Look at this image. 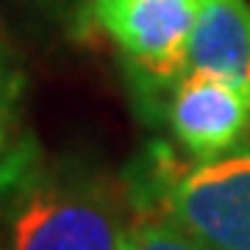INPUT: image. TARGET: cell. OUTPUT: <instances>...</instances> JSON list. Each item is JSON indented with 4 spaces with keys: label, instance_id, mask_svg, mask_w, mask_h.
<instances>
[{
    "label": "cell",
    "instance_id": "cell-3",
    "mask_svg": "<svg viewBox=\"0 0 250 250\" xmlns=\"http://www.w3.org/2000/svg\"><path fill=\"white\" fill-rule=\"evenodd\" d=\"M200 0H92V17L114 42L142 111H161L189 70Z\"/></svg>",
    "mask_w": 250,
    "mask_h": 250
},
{
    "label": "cell",
    "instance_id": "cell-4",
    "mask_svg": "<svg viewBox=\"0 0 250 250\" xmlns=\"http://www.w3.org/2000/svg\"><path fill=\"white\" fill-rule=\"evenodd\" d=\"M192 161H208L245 145L250 98L225 81L187 72L167 92L159 111Z\"/></svg>",
    "mask_w": 250,
    "mask_h": 250
},
{
    "label": "cell",
    "instance_id": "cell-10",
    "mask_svg": "<svg viewBox=\"0 0 250 250\" xmlns=\"http://www.w3.org/2000/svg\"><path fill=\"white\" fill-rule=\"evenodd\" d=\"M0 250H6V245H3V239H0Z\"/></svg>",
    "mask_w": 250,
    "mask_h": 250
},
{
    "label": "cell",
    "instance_id": "cell-2",
    "mask_svg": "<svg viewBox=\"0 0 250 250\" xmlns=\"http://www.w3.org/2000/svg\"><path fill=\"white\" fill-rule=\"evenodd\" d=\"M128 200L159 203L211 250H250V142L178 164L167 147L125 175Z\"/></svg>",
    "mask_w": 250,
    "mask_h": 250
},
{
    "label": "cell",
    "instance_id": "cell-1",
    "mask_svg": "<svg viewBox=\"0 0 250 250\" xmlns=\"http://www.w3.org/2000/svg\"><path fill=\"white\" fill-rule=\"evenodd\" d=\"M125 181L78 156H42L0 192L6 250H123Z\"/></svg>",
    "mask_w": 250,
    "mask_h": 250
},
{
    "label": "cell",
    "instance_id": "cell-8",
    "mask_svg": "<svg viewBox=\"0 0 250 250\" xmlns=\"http://www.w3.org/2000/svg\"><path fill=\"white\" fill-rule=\"evenodd\" d=\"M14 178H17V175H9V172H3V170H0V192H3V189L9 187V184H11Z\"/></svg>",
    "mask_w": 250,
    "mask_h": 250
},
{
    "label": "cell",
    "instance_id": "cell-7",
    "mask_svg": "<svg viewBox=\"0 0 250 250\" xmlns=\"http://www.w3.org/2000/svg\"><path fill=\"white\" fill-rule=\"evenodd\" d=\"M128 203L131 217L123 236V250H211L159 203L147 200H128Z\"/></svg>",
    "mask_w": 250,
    "mask_h": 250
},
{
    "label": "cell",
    "instance_id": "cell-9",
    "mask_svg": "<svg viewBox=\"0 0 250 250\" xmlns=\"http://www.w3.org/2000/svg\"><path fill=\"white\" fill-rule=\"evenodd\" d=\"M28 3H39V6H56V3H62V0H28Z\"/></svg>",
    "mask_w": 250,
    "mask_h": 250
},
{
    "label": "cell",
    "instance_id": "cell-6",
    "mask_svg": "<svg viewBox=\"0 0 250 250\" xmlns=\"http://www.w3.org/2000/svg\"><path fill=\"white\" fill-rule=\"evenodd\" d=\"M25 83L28 78L20 56L0 34V170L9 175H20L28 161L39 153V145L25 128L22 117Z\"/></svg>",
    "mask_w": 250,
    "mask_h": 250
},
{
    "label": "cell",
    "instance_id": "cell-5",
    "mask_svg": "<svg viewBox=\"0 0 250 250\" xmlns=\"http://www.w3.org/2000/svg\"><path fill=\"white\" fill-rule=\"evenodd\" d=\"M231 83L250 98V3L248 0H200L189 70Z\"/></svg>",
    "mask_w": 250,
    "mask_h": 250
}]
</instances>
